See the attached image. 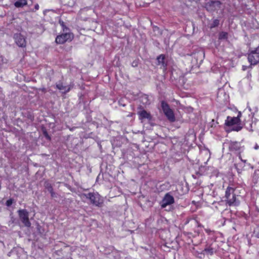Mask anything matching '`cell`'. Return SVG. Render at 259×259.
Returning a JSON list of instances; mask_svg holds the SVG:
<instances>
[{
    "label": "cell",
    "mask_w": 259,
    "mask_h": 259,
    "mask_svg": "<svg viewBox=\"0 0 259 259\" xmlns=\"http://www.w3.org/2000/svg\"><path fill=\"white\" fill-rule=\"evenodd\" d=\"M86 197L90 200L91 203L93 205H96L97 207H102L104 201L102 198L98 194H96L95 192H90L88 194H85Z\"/></svg>",
    "instance_id": "1"
},
{
    "label": "cell",
    "mask_w": 259,
    "mask_h": 259,
    "mask_svg": "<svg viewBox=\"0 0 259 259\" xmlns=\"http://www.w3.org/2000/svg\"><path fill=\"white\" fill-rule=\"evenodd\" d=\"M161 108L163 112L167 119L171 122H174L176 121L175 115L173 110L171 108L167 103L165 101H163L161 103Z\"/></svg>",
    "instance_id": "2"
},
{
    "label": "cell",
    "mask_w": 259,
    "mask_h": 259,
    "mask_svg": "<svg viewBox=\"0 0 259 259\" xmlns=\"http://www.w3.org/2000/svg\"><path fill=\"white\" fill-rule=\"evenodd\" d=\"M73 35L72 33H66L57 37L55 42L57 44H64L68 41H71L73 40Z\"/></svg>",
    "instance_id": "3"
},
{
    "label": "cell",
    "mask_w": 259,
    "mask_h": 259,
    "mask_svg": "<svg viewBox=\"0 0 259 259\" xmlns=\"http://www.w3.org/2000/svg\"><path fill=\"white\" fill-rule=\"evenodd\" d=\"M18 215L21 222L24 224L26 227H31V223L29 220V214L26 210L21 209L18 211Z\"/></svg>",
    "instance_id": "4"
},
{
    "label": "cell",
    "mask_w": 259,
    "mask_h": 259,
    "mask_svg": "<svg viewBox=\"0 0 259 259\" xmlns=\"http://www.w3.org/2000/svg\"><path fill=\"white\" fill-rule=\"evenodd\" d=\"M259 49L257 48L255 50L252 51L248 56V60L250 64L254 65L259 62Z\"/></svg>",
    "instance_id": "5"
},
{
    "label": "cell",
    "mask_w": 259,
    "mask_h": 259,
    "mask_svg": "<svg viewBox=\"0 0 259 259\" xmlns=\"http://www.w3.org/2000/svg\"><path fill=\"white\" fill-rule=\"evenodd\" d=\"M14 40L17 46L21 48H24L26 46V40L21 34H16L14 36Z\"/></svg>",
    "instance_id": "6"
},
{
    "label": "cell",
    "mask_w": 259,
    "mask_h": 259,
    "mask_svg": "<svg viewBox=\"0 0 259 259\" xmlns=\"http://www.w3.org/2000/svg\"><path fill=\"white\" fill-rule=\"evenodd\" d=\"M174 202H175V201H174L173 197H172L171 195L167 193V194H165V196L161 201V205L163 207H167V205L173 204Z\"/></svg>",
    "instance_id": "7"
},
{
    "label": "cell",
    "mask_w": 259,
    "mask_h": 259,
    "mask_svg": "<svg viewBox=\"0 0 259 259\" xmlns=\"http://www.w3.org/2000/svg\"><path fill=\"white\" fill-rule=\"evenodd\" d=\"M240 123V117H227V119L226 120L225 125L226 127H231L236 125H238Z\"/></svg>",
    "instance_id": "8"
},
{
    "label": "cell",
    "mask_w": 259,
    "mask_h": 259,
    "mask_svg": "<svg viewBox=\"0 0 259 259\" xmlns=\"http://www.w3.org/2000/svg\"><path fill=\"white\" fill-rule=\"evenodd\" d=\"M221 3L218 1H211L206 4V9L209 11H213L219 7Z\"/></svg>",
    "instance_id": "9"
},
{
    "label": "cell",
    "mask_w": 259,
    "mask_h": 259,
    "mask_svg": "<svg viewBox=\"0 0 259 259\" xmlns=\"http://www.w3.org/2000/svg\"><path fill=\"white\" fill-rule=\"evenodd\" d=\"M138 115H139L140 119L141 120L144 119H151V115L143 109L139 111Z\"/></svg>",
    "instance_id": "10"
},
{
    "label": "cell",
    "mask_w": 259,
    "mask_h": 259,
    "mask_svg": "<svg viewBox=\"0 0 259 259\" xmlns=\"http://www.w3.org/2000/svg\"><path fill=\"white\" fill-rule=\"evenodd\" d=\"M45 186L46 187V188H47V189L48 190V191L50 192L51 195L52 196V197H55V193L52 185L50 183L47 182L45 184Z\"/></svg>",
    "instance_id": "11"
},
{
    "label": "cell",
    "mask_w": 259,
    "mask_h": 259,
    "mask_svg": "<svg viewBox=\"0 0 259 259\" xmlns=\"http://www.w3.org/2000/svg\"><path fill=\"white\" fill-rule=\"evenodd\" d=\"M157 60L158 62L161 64L163 65L165 64V55L161 54L157 57Z\"/></svg>",
    "instance_id": "12"
},
{
    "label": "cell",
    "mask_w": 259,
    "mask_h": 259,
    "mask_svg": "<svg viewBox=\"0 0 259 259\" xmlns=\"http://www.w3.org/2000/svg\"><path fill=\"white\" fill-rule=\"evenodd\" d=\"M27 4V1H17L14 3L15 6L17 8H21L23 7L24 6Z\"/></svg>",
    "instance_id": "13"
},
{
    "label": "cell",
    "mask_w": 259,
    "mask_h": 259,
    "mask_svg": "<svg viewBox=\"0 0 259 259\" xmlns=\"http://www.w3.org/2000/svg\"><path fill=\"white\" fill-rule=\"evenodd\" d=\"M41 129H42L43 133L44 134L45 137H46V139L49 140H51V138L50 136H49V135L48 134V132L47 131V130L46 129L45 127H44V126H42V127H41Z\"/></svg>",
    "instance_id": "14"
},
{
    "label": "cell",
    "mask_w": 259,
    "mask_h": 259,
    "mask_svg": "<svg viewBox=\"0 0 259 259\" xmlns=\"http://www.w3.org/2000/svg\"><path fill=\"white\" fill-rule=\"evenodd\" d=\"M228 33L227 32H224V31H222L220 34L219 36V40H224V39H226L228 38Z\"/></svg>",
    "instance_id": "15"
},
{
    "label": "cell",
    "mask_w": 259,
    "mask_h": 259,
    "mask_svg": "<svg viewBox=\"0 0 259 259\" xmlns=\"http://www.w3.org/2000/svg\"><path fill=\"white\" fill-rule=\"evenodd\" d=\"M219 20H217V19L215 20H214L213 22L212 23V25L211 27L212 28H214V27H217L219 25Z\"/></svg>",
    "instance_id": "16"
},
{
    "label": "cell",
    "mask_w": 259,
    "mask_h": 259,
    "mask_svg": "<svg viewBox=\"0 0 259 259\" xmlns=\"http://www.w3.org/2000/svg\"><path fill=\"white\" fill-rule=\"evenodd\" d=\"M13 203V199H8V201H7L6 205L7 206L10 207L11 205H12Z\"/></svg>",
    "instance_id": "17"
},
{
    "label": "cell",
    "mask_w": 259,
    "mask_h": 259,
    "mask_svg": "<svg viewBox=\"0 0 259 259\" xmlns=\"http://www.w3.org/2000/svg\"><path fill=\"white\" fill-rule=\"evenodd\" d=\"M39 5L37 4L36 5V6H35V9H36V10H39Z\"/></svg>",
    "instance_id": "18"
}]
</instances>
